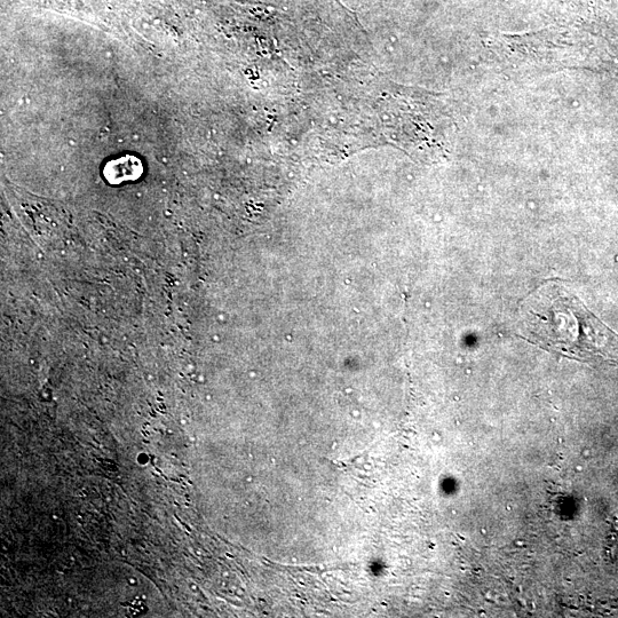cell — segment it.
<instances>
[{
	"mask_svg": "<svg viewBox=\"0 0 618 618\" xmlns=\"http://www.w3.org/2000/svg\"><path fill=\"white\" fill-rule=\"evenodd\" d=\"M532 342L583 362L618 366V335L580 299L558 285L534 293L524 307Z\"/></svg>",
	"mask_w": 618,
	"mask_h": 618,
	"instance_id": "1",
	"label": "cell"
},
{
	"mask_svg": "<svg viewBox=\"0 0 618 618\" xmlns=\"http://www.w3.org/2000/svg\"><path fill=\"white\" fill-rule=\"evenodd\" d=\"M129 582H130V584H132V585H134V584H136V583H137V581H136V580H134V578H130V581H129Z\"/></svg>",
	"mask_w": 618,
	"mask_h": 618,
	"instance_id": "2",
	"label": "cell"
}]
</instances>
